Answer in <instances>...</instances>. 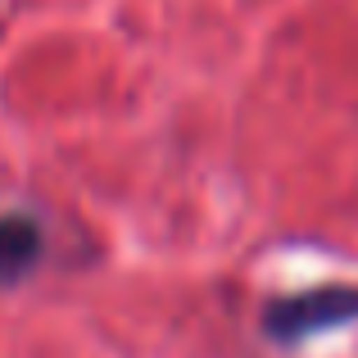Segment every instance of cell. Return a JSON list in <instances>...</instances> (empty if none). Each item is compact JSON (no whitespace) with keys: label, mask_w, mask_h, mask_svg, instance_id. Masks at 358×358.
Here are the masks:
<instances>
[{"label":"cell","mask_w":358,"mask_h":358,"mask_svg":"<svg viewBox=\"0 0 358 358\" xmlns=\"http://www.w3.org/2000/svg\"><path fill=\"white\" fill-rule=\"evenodd\" d=\"M41 254V227L32 218H0V281L23 277Z\"/></svg>","instance_id":"cell-1"}]
</instances>
